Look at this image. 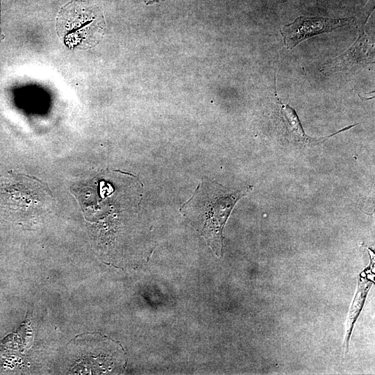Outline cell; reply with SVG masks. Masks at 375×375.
Masks as SVG:
<instances>
[{
  "instance_id": "cell-1",
  "label": "cell",
  "mask_w": 375,
  "mask_h": 375,
  "mask_svg": "<svg viewBox=\"0 0 375 375\" xmlns=\"http://www.w3.org/2000/svg\"><path fill=\"white\" fill-rule=\"evenodd\" d=\"M252 188L248 186L240 190H230L216 182L206 180L181 207L183 215L191 220L192 226L217 256H222L223 253V230L233 208Z\"/></svg>"
},
{
  "instance_id": "cell-2",
  "label": "cell",
  "mask_w": 375,
  "mask_h": 375,
  "mask_svg": "<svg viewBox=\"0 0 375 375\" xmlns=\"http://www.w3.org/2000/svg\"><path fill=\"white\" fill-rule=\"evenodd\" d=\"M53 196L47 184L25 174L0 176V207L19 217L47 212Z\"/></svg>"
},
{
  "instance_id": "cell-3",
  "label": "cell",
  "mask_w": 375,
  "mask_h": 375,
  "mask_svg": "<svg viewBox=\"0 0 375 375\" xmlns=\"http://www.w3.org/2000/svg\"><path fill=\"white\" fill-rule=\"evenodd\" d=\"M102 12L85 1H73L65 5L56 19L58 34L70 49H86L95 44L103 33Z\"/></svg>"
},
{
  "instance_id": "cell-4",
  "label": "cell",
  "mask_w": 375,
  "mask_h": 375,
  "mask_svg": "<svg viewBox=\"0 0 375 375\" xmlns=\"http://www.w3.org/2000/svg\"><path fill=\"white\" fill-rule=\"evenodd\" d=\"M354 20V17L342 19L299 17L293 22L283 26L280 33L284 45L290 50L310 37L352 24Z\"/></svg>"
},
{
  "instance_id": "cell-5",
  "label": "cell",
  "mask_w": 375,
  "mask_h": 375,
  "mask_svg": "<svg viewBox=\"0 0 375 375\" xmlns=\"http://www.w3.org/2000/svg\"><path fill=\"white\" fill-rule=\"evenodd\" d=\"M374 44L369 41L364 30L360 32L357 41L345 52L334 60L325 63L321 71L331 74L349 68L357 63L367 62L373 58Z\"/></svg>"
},
{
  "instance_id": "cell-6",
  "label": "cell",
  "mask_w": 375,
  "mask_h": 375,
  "mask_svg": "<svg viewBox=\"0 0 375 375\" xmlns=\"http://www.w3.org/2000/svg\"><path fill=\"white\" fill-rule=\"evenodd\" d=\"M276 103L278 106V118L282 123L286 136L290 141L300 145L306 146L312 143L322 142L323 140L331 138L340 132L347 131L356 124L349 126L330 135L313 138L308 136L303 131L298 115L295 110L287 104L281 102L278 97H276Z\"/></svg>"
},
{
  "instance_id": "cell-7",
  "label": "cell",
  "mask_w": 375,
  "mask_h": 375,
  "mask_svg": "<svg viewBox=\"0 0 375 375\" xmlns=\"http://www.w3.org/2000/svg\"><path fill=\"white\" fill-rule=\"evenodd\" d=\"M372 284L373 281L367 278V276L363 277L362 274H360L358 278L356 292L347 319L345 335L343 342L345 353L348 351L354 324L362 309L368 292Z\"/></svg>"
},
{
  "instance_id": "cell-8",
  "label": "cell",
  "mask_w": 375,
  "mask_h": 375,
  "mask_svg": "<svg viewBox=\"0 0 375 375\" xmlns=\"http://www.w3.org/2000/svg\"><path fill=\"white\" fill-rule=\"evenodd\" d=\"M1 0H0V24H1ZM5 38V35L3 34L1 26H0V42L2 41Z\"/></svg>"
}]
</instances>
